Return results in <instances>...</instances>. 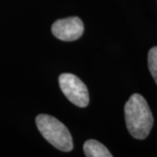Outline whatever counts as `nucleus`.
I'll list each match as a JSON object with an SVG mask.
<instances>
[{
    "instance_id": "obj_6",
    "label": "nucleus",
    "mask_w": 157,
    "mask_h": 157,
    "mask_svg": "<svg viewBox=\"0 0 157 157\" xmlns=\"http://www.w3.org/2000/svg\"><path fill=\"white\" fill-rule=\"evenodd\" d=\"M147 65L152 76L157 84V46L151 48L148 52Z\"/></svg>"
},
{
    "instance_id": "obj_2",
    "label": "nucleus",
    "mask_w": 157,
    "mask_h": 157,
    "mask_svg": "<svg viewBox=\"0 0 157 157\" xmlns=\"http://www.w3.org/2000/svg\"><path fill=\"white\" fill-rule=\"evenodd\" d=\"M36 124L45 140L61 151H71L73 148V138L67 128L58 119L48 114H39Z\"/></svg>"
},
{
    "instance_id": "obj_3",
    "label": "nucleus",
    "mask_w": 157,
    "mask_h": 157,
    "mask_svg": "<svg viewBox=\"0 0 157 157\" xmlns=\"http://www.w3.org/2000/svg\"><path fill=\"white\" fill-rule=\"evenodd\" d=\"M60 89L75 106L86 107L89 103V94L86 86L72 73H62L59 77Z\"/></svg>"
},
{
    "instance_id": "obj_5",
    "label": "nucleus",
    "mask_w": 157,
    "mask_h": 157,
    "mask_svg": "<svg viewBox=\"0 0 157 157\" xmlns=\"http://www.w3.org/2000/svg\"><path fill=\"white\" fill-rule=\"evenodd\" d=\"M83 150L87 157H112V154L107 147L96 140H86L84 143Z\"/></svg>"
},
{
    "instance_id": "obj_1",
    "label": "nucleus",
    "mask_w": 157,
    "mask_h": 157,
    "mask_svg": "<svg viewBox=\"0 0 157 157\" xmlns=\"http://www.w3.org/2000/svg\"><path fill=\"white\" fill-rule=\"evenodd\" d=\"M124 111L130 135L138 140L147 138L153 127L154 118L146 100L139 94H133L127 101Z\"/></svg>"
},
{
    "instance_id": "obj_4",
    "label": "nucleus",
    "mask_w": 157,
    "mask_h": 157,
    "mask_svg": "<svg viewBox=\"0 0 157 157\" xmlns=\"http://www.w3.org/2000/svg\"><path fill=\"white\" fill-rule=\"evenodd\" d=\"M53 35L63 41H73L79 39L84 33V25L78 17L59 19L52 26Z\"/></svg>"
}]
</instances>
